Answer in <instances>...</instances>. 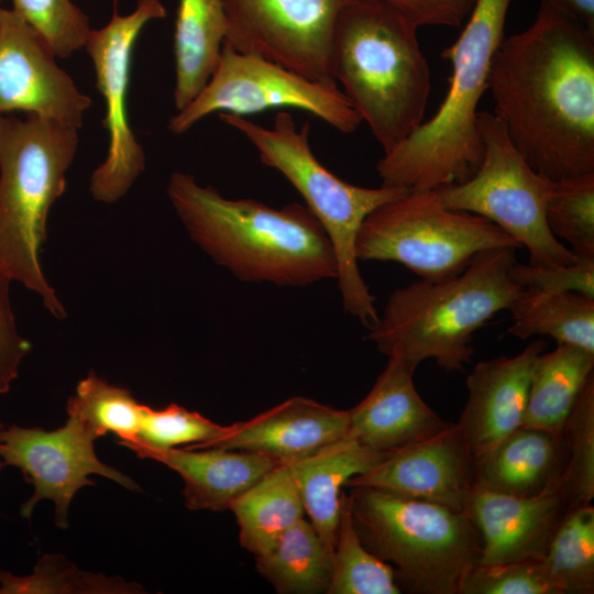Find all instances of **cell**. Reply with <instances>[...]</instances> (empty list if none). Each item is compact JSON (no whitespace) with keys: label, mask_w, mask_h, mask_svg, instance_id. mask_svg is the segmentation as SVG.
I'll return each instance as SVG.
<instances>
[{"label":"cell","mask_w":594,"mask_h":594,"mask_svg":"<svg viewBox=\"0 0 594 594\" xmlns=\"http://www.w3.org/2000/svg\"><path fill=\"white\" fill-rule=\"evenodd\" d=\"M77 130L31 113L24 120L0 117V264L57 319L66 310L43 273L40 253L50 210L66 188Z\"/></svg>","instance_id":"obj_6"},{"label":"cell","mask_w":594,"mask_h":594,"mask_svg":"<svg viewBox=\"0 0 594 594\" xmlns=\"http://www.w3.org/2000/svg\"><path fill=\"white\" fill-rule=\"evenodd\" d=\"M256 148L261 162L278 170L301 195L306 207L326 230L338 262V287L343 309L367 330L378 319L375 297L358 265L355 240L365 217L378 206L409 190L349 184L318 161L309 143V122L297 128L287 111L276 113L273 128H264L243 116L219 113Z\"/></svg>","instance_id":"obj_7"},{"label":"cell","mask_w":594,"mask_h":594,"mask_svg":"<svg viewBox=\"0 0 594 594\" xmlns=\"http://www.w3.org/2000/svg\"><path fill=\"white\" fill-rule=\"evenodd\" d=\"M98 438L79 421L67 418L58 429L24 428L10 425L0 430V459L4 466L18 468L33 484V495L21 505L30 518L35 505L50 499L55 504V525L68 527V507L78 490L95 485L89 475L114 481L130 491L139 485L120 471L102 463L95 453Z\"/></svg>","instance_id":"obj_14"},{"label":"cell","mask_w":594,"mask_h":594,"mask_svg":"<svg viewBox=\"0 0 594 594\" xmlns=\"http://www.w3.org/2000/svg\"><path fill=\"white\" fill-rule=\"evenodd\" d=\"M508 332L521 340L548 336L594 353V298L574 292L543 293L521 288L508 309Z\"/></svg>","instance_id":"obj_27"},{"label":"cell","mask_w":594,"mask_h":594,"mask_svg":"<svg viewBox=\"0 0 594 594\" xmlns=\"http://www.w3.org/2000/svg\"><path fill=\"white\" fill-rule=\"evenodd\" d=\"M10 282L0 264V394L9 392L19 375V366L31 351V343L18 328L10 301Z\"/></svg>","instance_id":"obj_39"},{"label":"cell","mask_w":594,"mask_h":594,"mask_svg":"<svg viewBox=\"0 0 594 594\" xmlns=\"http://www.w3.org/2000/svg\"><path fill=\"white\" fill-rule=\"evenodd\" d=\"M13 9L45 38L56 57L67 58L85 47L89 19L72 0H13Z\"/></svg>","instance_id":"obj_36"},{"label":"cell","mask_w":594,"mask_h":594,"mask_svg":"<svg viewBox=\"0 0 594 594\" xmlns=\"http://www.w3.org/2000/svg\"><path fill=\"white\" fill-rule=\"evenodd\" d=\"M143 592L138 583L80 571L61 554L42 556L26 576L0 570V594Z\"/></svg>","instance_id":"obj_33"},{"label":"cell","mask_w":594,"mask_h":594,"mask_svg":"<svg viewBox=\"0 0 594 594\" xmlns=\"http://www.w3.org/2000/svg\"><path fill=\"white\" fill-rule=\"evenodd\" d=\"M393 566L362 543L353 524L349 495L342 491L328 594H398Z\"/></svg>","instance_id":"obj_30"},{"label":"cell","mask_w":594,"mask_h":594,"mask_svg":"<svg viewBox=\"0 0 594 594\" xmlns=\"http://www.w3.org/2000/svg\"><path fill=\"white\" fill-rule=\"evenodd\" d=\"M593 374V352L557 344L540 353L531 372L522 427L561 435L579 393Z\"/></svg>","instance_id":"obj_25"},{"label":"cell","mask_w":594,"mask_h":594,"mask_svg":"<svg viewBox=\"0 0 594 594\" xmlns=\"http://www.w3.org/2000/svg\"><path fill=\"white\" fill-rule=\"evenodd\" d=\"M565 464L561 488L569 508L594 497V374L583 385L561 431Z\"/></svg>","instance_id":"obj_32"},{"label":"cell","mask_w":594,"mask_h":594,"mask_svg":"<svg viewBox=\"0 0 594 594\" xmlns=\"http://www.w3.org/2000/svg\"><path fill=\"white\" fill-rule=\"evenodd\" d=\"M546 348L544 340H535L514 356L477 362L468 375V399L455 426L474 458L522 426L534 364Z\"/></svg>","instance_id":"obj_18"},{"label":"cell","mask_w":594,"mask_h":594,"mask_svg":"<svg viewBox=\"0 0 594 594\" xmlns=\"http://www.w3.org/2000/svg\"><path fill=\"white\" fill-rule=\"evenodd\" d=\"M513 0H476L457 41L442 52L452 73L433 117L384 153L376 164L381 186L432 190L468 180L484 157L477 107L488 90L494 54L503 42Z\"/></svg>","instance_id":"obj_3"},{"label":"cell","mask_w":594,"mask_h":594,"mask_svg":"<svg viewBox=\"0 0 594 594\" xmlns=\"http://www.w3.org/2000/svg\"><path fill=\"white\" fill-rule=\"evenodd\" d=\"M475 483L474 457L457 428L388 452L345 487L364 486L466 513Z\"/></svg>","instance_id":"obj_16"},{"label":"cell","mask_w":594,"mask_h":594,"mask_svg":"<svg viewBox=\"0 0 594 594\" xmlns=\"http://www.w3.org/2000/svg\"><path fill=\"white\" fill-rule=\"evenodd\" d=\"M226 34L222 0H179L173 46L176 111L185 109L208 82L218 65Z\"/></svg>","instance_id":"obj_24"},{"label":"cell","mask_w":594,"mask_h":594,"mask_svg":"<svg viewBox=\"0 0 594 594\" xmlns=\"http://www.w3.org/2000/svg\"><path fill=\"white\" fill-rule=\"evenodd\" d=\"M540 562L558 594L594 592V507L591 503L565 512Z\"/></svg>","instance_id":"obj_29"},{"label":"cell","mask_w":594,"mask_h":594,"mask_svg":"<svg viewBox=\"0 0 594 594\" xmlns=\"http://www.w3.org/2000/svg\"><path fill=\"white\" fill-rule=\"evenodd\" d=\"M142 408L130 391L108 384L94 371L78 383L66 404L69 418L82 424L97 438L114 433L120 444L138 438Z\"/></svg>","instance_id":"obj_31"},{"label":"cell","mask_w":594,"mask_h":594,"mask_svg":"<svg viewBox=\"0 0 594 594\" xmlns=\"http://www.w3.org/2000/svg\"><path fill=\"white\" fill-rule=\"evenodd\" d=\"M418 28L381 0H352L332 37V74L384 153L425 120L431 73Z\"/></svg>","instance_id":"obj_4"},{"label":"cell","mask_w":594,"mask_h":594,"mask_svg":"<svg viewBox=\"0 0 594 594\" xmlns=\"http://www.w3.org/2000/svg\"><path fill=\"white\" fill-rule=\"evenodd\" d=\"M460 594H558L540 560L481 565L468 572Z\"/></svg>","instance_id":"obj_37"},{"label":"cell","mask_w":594,"mask_h":594,"mask_svg":"<svg viewBox=\"0 0 594 594\" xmlns=\"http://www.w3.org/2000/svg\"><path fill=\"white\" fill-rule=\"evenodd\" d=\"M308 112L343 133L354 132L361 118L337 84L309 79L264 57L223 44L218 65L206 86L168 123L174 134L191 129L205 117H245L271 109Z\"/></svg>","instance_id":"obj_11"},{"label":"cell","mask_w":594,"mask_h":594,"mask_svg":"<svg viewBox=\"0 0 594 594\" xmlns=\"http://www.w3.org/2000/svg\"><path fill=\"white\" fill-rule=\"evenodd\" d=\"M349 488L351 515L362 543L395 566L400 590L461 593L481 552L480 535L466 513L372 487Z\"/></svg>","instance_id":"obj_8"},{"label":"cell","mask_w":594,"mask_h":594,"mask_svg":"<svg viewBox=\"0 0 594 594\" xmlns=\"http://www.w3.org/2000/svg\"><path fill=\"white\" fill-rule=\"evenodd\" d=\"M488 91L537 173L553 182L594 173V32L541 0L532 23L497 47Z\"/></svg>","instance_id":"obj_1"},{"label":"cell","mask_w":594,"mask_h":594,"mask_svg":"<svg viewBox=\"0 0 594 594\" xmlns=\"http://www.w3.org/2000/svg\"><path fill=\"white\" fill-rule=\"evenodd\" d=\"M3 468H4V464H3V462H2L1 459H0V474H1V471H2Z\"/></svg>","instance_id":"obj_42"},{"label":"cell","mask_w":594,"mask_h":594,"mask_svg":"<svg viewBox=\"0 0 594 594\" xmlns=\"http://www.w3.org/2000/svg\"><path fill=\"white\" fill-rule=\"evenodd\" d=\"M166 16L161 0H139L128 15L113 13L101 29L90 31L87 50L106 103L102 124L109 145L105 162L91 174L89 190L95 200L113 204L123 197L145 168V153L131 129L128 91L134 43L151 21Z\"/></svg>","instance_id":"obj_12"},{"label":"cell","mask_w":594,"mask_h":594,"mask_svg":"<svg viewBox=\"0 0 594 594\" xmlns=\"http://www.w3.org/2000/svg\"><path fill=\"white\" fill-rule=\"evenodd\" d=\"M352 0H222L223 44L275 62L309 79L337 84L332 37L341 10Z\"/></svg>","instance_id":"obj_13"},{"label":"cell","mask_w":594,"mask_h":594,"mask_svg":"<svg viewBox=\"0 0 594 594\" xmlns=\"http://www.w3.org/2000/svg\"><path fill=\"white\" fill-rule=\"evenodd\" d=\"M6 426L2 421H0V430L3 429Z\"/></svg>","instance_id":"obj_43"},{"label":"cell","mask_w":594,"mask_h":594,"mask_svg":"<svg viewBox=\"0 0 594 594\" xmlns=\"http://www.w3.org/2000/svg\"><path fill=\"white\" fill-rule=\"evenodd\" d=\"M552 7L594 32V0H547Z\"/></svg>","instance_id":"obj_41"},{"label":"cell","mask_w":594,"mask_h":594,"mask_svg":"<svg viewBox=\"0 0 594 594\" xmlns=\"http://www.w3.org/2000/svg\"><path fill=\"white\" fill-rule=\"evenodd\" d=\"M45 38L0 7V117L24 111L79 129L91 99L55 62Z\"/></svg>","instance_id":"obj_15"},{"label":"cell","mask_w":594,"mask_h":594,"mask_svg":"<svg viewBox=\"0 0 594 594\" xmlns=\"http://www.w3.org/2000/svg\"><path fill=\"white\" fill-rule=\"evenodd\" d=\"M229 426L216 424L197 411L172 403L163 409L143 405L138 438L128 444H142L155 449H170L188 444V449H202L223 436Z\"/></svg>","instance_id":"obj_35"},{"label":"cell","mask_w":594,"mask_h":594,"mask_svg":"<svg viewBox=\"0 0 594 594\" xmlns=\"http://www.w3.org/2000/svg\"><path fill=\"white\" fill-rule=\"evenodd\" d=\"M125 447L139 458L158 461L178 473L184 482L185 506L190 510L230 509L241 494L282 464L244 450Z\"/></svg>","instance_id":"obj_21"},{"label":"cell","mask_w":594,"mask_h":594,"mask_svg":"<svg viewBox=\"0 0 594 594\" xmlns=\"http://www.w3.org/2000/svg\"><path fill=\"white\" fill-rule=\"evenodd\" d=\"M416 367L389 356L369 394L349 411L348 435L388 453L437 436L451 426L421 398L414 384Z\"/></svg>","instance_id":"obj_19"},{"label":"cell","mask_w":594,"mask_h":594,"mask_svg":"<svg viewBox=\"0 0 594 594\" xmlns=\"http://www.w3.org/2000/svg\"><path fill=\"white\" fill-rule=\"evenodd\" d=\"M0 2H1V0H0Z\"/></svg>","instance_id":"obj_44"},{"label":"cell","mask_w":594,"mask_h":594,"mask_svg":"<svg viewBox=\"0 0 594 594\" xmlns=\"http://www.w3.org/2000/svg\"><path fill=\"white\" fill-rule=\"evenodd\" d=\"M240 528V543L254 556L273 547L306 515L304 503L286 464H278L231 505Z\"/></svg>","instance_id":"obj_26"},{"label":"cell","mask_w":594,"mask_h":594,"mask_svg":"<svg viewBox=\"0 0 594 594\" xmlns=\"http://www.w3.org/2000/svg\"><path fill=\"white\" fill-rule=\"evenodd\" d=\"M518 243L479 215L447 207L436 189L408 191L370 212L356 234L358 261L395 262L424 280L461 273L481 252Z\"/></svg>","instance_id":"obj_9"},{"label":"cell","mask_w":594,"mask_h":594,"mask_svg":"<svg viewBox=\"0 0 594 594\" xmlns=\"http://www.w3.org/2000/svg\"><path fill=\"white\" fill-rule=\"evenodd\" d=\"M348 430V410L294 396L248 421L230 425L223 436L202 449L257 452L287 464L343 438Z\"/></svg>","instance_id":"obj_20"},{"label":"cell","mask_w":594,"mask_h":594,"mask_svg":"<svg viewBox=\"0 0 594 594\" xmlns=\"http://www.w3.org/2000/svg\"><path fill=\"white\" fill-rule=\"evenodd\" d=\"M331 559L332 552L305 517L255 556L257 571L279 594L327 593Z\"/></svg>","instance_id":"obj_28"},{"label":"cell","mask_w":594,"mask_h":594,"mask_svg":"<svg viewBox=\"0 0 594 594\" xmlns=\"http://www.w3.org/2000/svg\"><path fill=\"white\" fill-rule=\"evenodd\" d=\"M386 454L363 446L346 433L318 451L286 464L301 496L308 520L332 553L342 487L351 477L371 470Z\"/></svg>","instance_id":"obj_23"},{"label":"cell","mask_w":594,"mask_h":594,"mask_svg":"<svg viewBox=\"0 0 594 594\" xmlns=\"http://www.w3.org/2000/svg\"><path fill=\"white\" fill-rule=\"evenodd\" d=\"M569 509L562 488L515 496L475 482L466 514L481 539L477 564L542 560L550 537Z\"/></svg>","instance_id":"obj_17"},{"label":"cell","mask_w":594,"mask_h":594,"mask_svg":"<svg viewBox=\"0 0 594 594\" xmlns=\"http://www.w3.org/2000/svg\"><path fill=\"white\" fill-rule=\"evenodd\" d=\"M512 277L520 288L543 293L574 292L594 298V257H581L566 265L534 266L515 262Z\"/></svg>","instance_id":"obj_38"},{"label":"cell","mask_w":594,"mask_h":594,"mask_svg":"<svg viewBox=\"0 0 594 594\" xmlns=\"http://www.w3.org/2000/svg\"><path fill=\"white\" fill-rule=\"evenodd\" d=\"M420 26L461 25L470 15L476 0H381Z\"/></svg>","instance_id":"obj_40"},{"label":"cell","mask_w":594,"mask_h":594,"mask_svg":"<svg viewBox=\"0 0 594 594\" xmlns=\"http://www.w3.org/2000/svg\"><path fill=\"white\" fill-rule=\"evenodd\" d=\"M516 249L486 250L453 277L394 289L367 339L415 367L435 359L448 372L463 371L474 354V332L508 310L521 290L510 273Z\"/></svg>","instance_id":"obj_5"},{"label":"cell","mask_w":594,"mask_h":594,"mask_svg":"<svg viewBox=\"0 0 594 594\" xmlns=\"http://www.w3.org/2000/svg\"><path fill=\"white\" fill-rule=\"evenodd\" d=\"M564 464L561 435L521 426L474 458L475 482L508 495L534 496L561 488Z\"/></svg>","instance_id":"obj_22"},{"label":"cell","mask_w":594,"mask_h":594,"mask_svg":"<svg viewBox=\"0 0 594 594\" xmlns=\"http://www.w3.org/2000/svg\"><path fill=\"white\" fill-rule=\"evenodd\" d=\"M167 195L191 240L242 282L302 287L338 276L332 243L306 206L229 199L180 172Z\"/></svg>","instance_id":"obj_2"},{"label":"cell","mask_w":594,"mask_h":594,"mask_svg":"<svg viewBox=\"0 0 594 594\" xmlns=\"http://www.w3.org/2000/svg\"><path fill=\"white\" fill-rule=\"evenodd\" d=\"M546 216L551 233L576 256L594 257V173L554 182Z\"/></svg>","instance_id":"obj_34"},{"label":"cell","mask_w":594,"mask_h":594,"mask_svg":"<svg viewBox=\"0 0 594 594\" xmlns=\"http://www.w3.org/2000/svg\"><path fill=\"white\" fill-rule=\"evenodd\" d=\"M483 161L472 177L437 188L449 208L486 218L525 246L534 266L566 265L578 256L550 231L547 206L554 182L537 173L513 144L503 121L479 111Z\"/></svg>","instance_id":"obj_10"}]
</instances>
